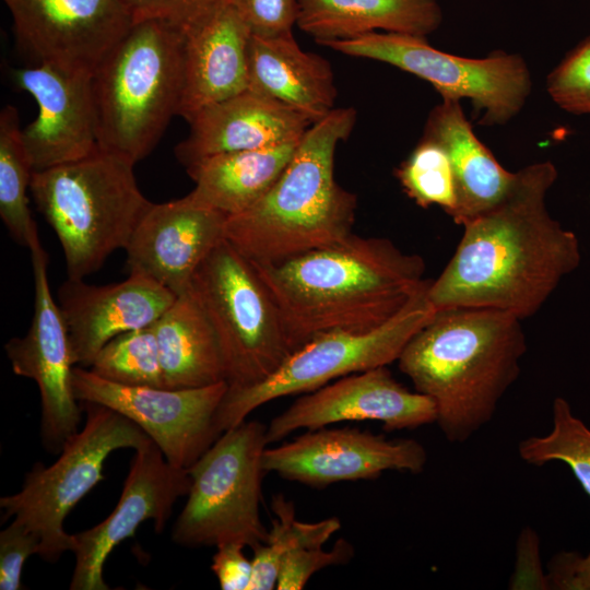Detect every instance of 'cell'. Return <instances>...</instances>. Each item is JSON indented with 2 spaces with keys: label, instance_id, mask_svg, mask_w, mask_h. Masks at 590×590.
I'll return each mask as SVG.
<instances>
[{
  "label": "cell",
  "instance_id": "6da1fadb",
  "mask_svg": "<svg viewBox=\"0 0 590 590\" xmlns=\"http://www.w3.org/2000/svg\"><path fill=\"white\" fill-rule=\"evenodd\" d=\"M557 176L551 161L521 168L498 204L462 225L455 253L427 290L436 310L494 308L522 320L536 314L578 269L577 235L546 208Z\"/></svg>",
  "mask_w": 590,
  "mask_h": 590
},
{
  "label": "cell",
  "instance_id": "7a4b0ae2",
  "mask_svg": "<svg viewBox=\"0 0 590 590\" xmlns=\"http://www.w3.org/2000/svg\"><path fill=\"white\" fill-rule=\"evenodd\" d=\"M250 263L278 308L291 352L322 333L376 329L432 282L423 278L421 256L353 233L280 261Z\"/></svg>",
  "mask_w": 590,
  "mask_h": 590
},
{
  "label": "cell",
  "instance_id": "3957f363",
  "mask_svg": "<svg viewBox=\"0 0 590 590\" xmlns=\"http://www.w3.org/2000/svg\"><path fill=\"white\" fill-rule=\"evenodd\" d=\"M526 351L516 315L457 306L437 309L397 362L415 391L434 401L444 437L464 442L492 421Z\"/></svg>",
  "mask_w": 590,
  "mask_h": 590
},
{
  "label": "cell",
  "instance_id": "277c9868",
  "mask_svg": "<svg viewBox=\"0 0 590 590\" xmlns=\"http://www.w3.org/2000/svg\"><path fill=\"white\" fill-rule=\"evenodd\" d=\"M356 122L352 107L334 108L303 134L271 189L228 216L224 238L250 262L280 261L352 234L356 196L334 178V155Z\"/></svg>",
  "mask_w": 590,
  "mask_h": 590
},
{
  "label": "cell",
  "instance_id": "5b68a950",
  "mask_svg": "<svg viewBox=\"0 0 590 590\" xmlns=\"http://www.w3.org/2000/svg\"><path fill=\"white\" fill-rule=\"evenodd\" d=\"M184 82L182 28L133 22L91 76L98 148L134 164L148 156L179 113Z\"/></svg>",
  "mask_w": 590,
  "mask_h": 590
},
{
  "label": "cell",
  "instance_id": "8992f818",
  "mask_svg": "<svg viewBox=\"0 0 590 590\" xmlns=\"http://www.w3.org/2000/svg\"><path fill=\"white\" fill-rule=\"evenodd\" d=\"M134 165L98 148L81 160L33 173L34 201L60 241L69 279H84L115 250L125 249L152 204L139 189Z\"/></svg>",
  "mask_w": 590,
  "mask_h": 590
},
{
  "label": "cell",
  "instance_id": "52a82bcc",
  "mask_svg": "<svg viewBox=\"0 0 590 590\" xmlns=\"http://www.w3.org/2000/svg\"><path fill=\"white\" fill-rule=\"evenodd\" d=\"M86 411L84 427L62 446L49 467L38 462L26 474L15 494L0 498L3 519L24 524L39 540V555L57 562L73 551V534L63 522L76 504L104 479L108 456L118 449H138L152 439L132 421L103 404L82 402Z\"/></svg>",
  "mask_w": 590,
  "mask_h": 590
},
{
  "label": "cell",
  "instance_id": "ba28073f",
  "mask_svg": "<svg viewBox=\"0 0 590 590\" xmlns=\"http://www.w3.org/2000/svg\"><path fill=\"white\" fill-rule=\"evenodd\" d=\"M189 292L215 332L229 387L264 380L290 355L281 317L266 285L225 238L199 264Z\"/></svg>",
  "mask_w": 590,
  "mask_h": 590
},
{
  "label": "cell",
  "instance_id": "9c48e42d",
  "mask_svg": "<svg viewBox=\"0 0 590 590\" xmlns=\"http://www.w3.org/2000/svg\"><path fill=\"white\" fill-rule=\"evenodd\" d=\"M267 426L244 421L223 432L188 468L191 485L173 540L187 547L236 542L251 548L268 530L260 517Z\"/></svg>",
  "mask_w": 590,
  "mask_h": 590
},
{
  "label": "cell",
  "instance_id": "30bf717a",
  "mask_svg": "<svg viewBox=\"0 0 590 590\" xmlns=\"http://www.w3.org/2000/svg\"><path fill=\"white\" fill-rule=\"evenodd\" d=\"M427 290L376 329L319 334L292 351L264 380L249 387L228 386L215 416L219 432L235 427L274 399L311 392L347 375L397 361L405 344L436 311Z\"/></svg>",
  "mask_w": 590,
  "mask_h": 590
},
{
  "label": "cell",
  "instance_id": "8fae6325",
  "mask_svg": "<svg viewBox=\"0 0 590 590\" xmlns=\"http://www.w3.org/2000/svg\"><path fill=\"white\" fill-rule=\"evenodd\" d=\"M322 45L341 54L397 67L430 83L442 99H468L482 111L479 123L504 126L523 108L532 81L524 59L495 51L465 58L433 47L424 36L373 32Z\"/></svg>",
  "mask_w": 590,
  "mask_h": 590
},
{
  "label": "cell",
  "instance_id": "7c38bea8",
  "mask_svg": "<svg viewBox=\"0 0 590 590\" xmlns=\"http://www.w3.org/2000/svg\"><path fill=\"white\" fill-rule=\"evenodd\" d=\"M79 402L103 404L135 423L174 467L188 469L220 437L215 416L227 381L189 389L127 386L74 366Z\"/></svg>",
  "mask_w": 590,
  "mask_h": 590
},
{
  "label": "cell",
  "instance_id": "4fadbf2b",
  "mask_svg": "<svg viewBox=\"0 0 590 590\" xmlns=\"http://www.w3.org/2000/svg\"><path fill=\"white\" fill-rule=\"evenodd\" d=\"M35 283L34 316L27 333L11 338L4 351L15 375L33 379L40 394L44 446L60 452L79 430L81 408L72 376L74 362L67 326L48 280V256L40 243L31 249Z\"/></svg>",
  "mask_w": 590,
  "mask_h": 590
},
{
  "label": "cell",
  "instance_id": "5bb4252c",
  "mask_svg": "<svg viewBox=\"0 0 590 590\" xmlns=\"http://www.w3.org/2000/svg\"><path fill=\"white\" fill-rule=\"evenodd\" d=\"M20 44L38 61L92 76L133 17L122 0H3Z\"/></svg>",
  "mask_w": 590,
  "mask_h": 590
},
{
  "label": "cell",
  "instance_id": "9a60e30c",
  "mask_svg": "<svg viewBox=\"0 0 590 590\" xmlns=\"http://www.w3.org/2000/svg\"><path fill=\"white\" fill-rule=\"evenodd\" d=\"M427 451L414 439H387L357 428L309 429L292 441L266 448L267 473L323 488L334 483L375 480L386 471L421 473Z\"/></svg>",
  "mask_w": 590,
  "mask_h": 590
},
{
  "label": "cell",
  "instance_id": "2e32d148",
  "mask_svg": "<svg viewBox=\"0 0 590 590\" xmlns=\"http://www.w3.org/2000/svg\"><path fill=\"white\" fill-rule=\"evenodd\" d=\"M134 451L115 509L98 524L73 534L71 590H108L103 569L113 550L146 520L162 532L177 499L189 493L188 470L170 464L153 440Z\"/></svg>",
  "mask_w": 590,
  "mask_h": 590
},
{
  "label": "cell",
  "instance_id": "e0dca14e",
  "mask_svg": "<svg viewBox=\"0 0 590 590\" xmlns=\"http://www.w3.org/2000/svg\"><path fill=\"white\" fill-rule=\"evenodd\" d=\"M434 401L398 382L387 366L339 378L304 393L267 426L268 444L293 432L317 429L345 421H376L387 432L435 423Z\"/></svg>",
  "mask_w": 590,
  "mask_h": 590
},
{
  "label": "cell",
  "instance_id": "ac0fdd59",
  "mask_svg": "<svg viewBox=\"0 0 590 590\" xmlns=\"http://www.w3.org/2000/svg\"><path fill=\"white\" fill-rule=\"evenodd\" d=\"M226 219L189 194L152 203L125 248L129 274L153 280L177 296L186 294L199 264L224 238Z\"/></svg>",
  "mask_w": 590,
  "mask_h": 590
},
{
  "label": "cell",
  "instance_id": "d6986e66",
  "mask_svg": "<svg viewBox=\"0 0 590 590\" xmlns=\"http://www.w3.org/2000/svg\"><path fill=\"white\" fill-rule=\"evenodd\" d=\"M14 84L37 103L22 138L34 172L81 160L98 149L91 76L49 66L17 69Z\"/></svg>",
  "mask_w": 590,
  "mask_h": 590
},
{
  "label": "cell",
  "instance_id": "ffe728a7",
  "mask_svg": "<svg viewBox=\"0 0 590 590\" xmlns=\"http://www.w3.org/2000/svg\"><path fill=\"white\" fill-rule=\"evenodd\" d=\"M176 298L168 288L137 274L106 285L68 278L59 287L58 305L68 329L74 365L91 367L107 342L152 324Z\"/></svg>",
  "mask_w": 590,
  "mask_h": 590
},
{
  "label": "cell",
  "instance_id": "44dd1931",
  "mask_svg": "<svg viewBox=\"0 0 590 590\" xmlns=\"http://www.w3.org/2000/svg\"><path fill=\"white\" fill-rule=\"evenodd\" d=\"M185 82L179 113L202 108L248 88L251 33L228 0H217L182 27Z\"/></svg>",
  "mask_w": 590,
  "mask_h": 590
},
{
  "label": "cell",
  "instance_id": "7402d4cb",
  "mask_svg": "<svg viewBox=\"0 0 590 590\" xmlns=\"http://www.w3.org/2000/svg\"><path fill=\"white\" fill-rule=\"evenodd\" d=\"M188 122V137L175 148L185 167L222 153L299 139L312 125L284 104L249 88L202 108Z\"/></svg>",
  "mask_w": 590,
  "mask_h": 590
},
{
  "label": "cell",
  "instance_id": "603a6c76",
  "mask_svg": "<svg viewBox=\"0 0 590 590\" xmlns=\"http://www.w3.org/2000/svg\"><path fill=\"white\" fill-rule=\"evenodd\" d=\"M248 88L284 104L311 123L334 109L338 95L330 62L303 50L293 32L274 37L251 36Z\"/></svg>",
  "mask_w": 590,
  "mask_h": 590
},
{
  "label": "cell",
  "instance_id": "cb8c5ba5",
  "mask_svg": "<svg viewBox=\"0 0 590 590\" xmlns=\"http://www.w3.org/2000/svg\"><path fill=\"white\" fill-rule=\"evenodd\" d=\"M447 151L453 169L458 205L457 225L498 204L511 189L517 172L505 169L476 137L460 102L442 99L428 115L424 134Z\"/></svg>",
  "mask_w": 590,
  "mask_h": 590
},
{
  "label": "cell",
  "instance_id": "d4e9b609",
  "mask_svg": "<svg viewBox=\"0 0 590 590\" xmlns=\"http://www.w3.org/2000/svg\"><path fill=\"white\" fill-rule=\"evenodd\" d=\"M442 22L437 0H298V27L319 44L373 32L426 37Z\"/></svg>",
  "mask_w": 590,
  "mask_h": 590
},
{
  "label": "cell",
  "instance_id": "484cf974",
  "mask_svg": "<svg viewBox=\"0 0 590 590\" xmlns=\"http://www.w3.org/2000/svg\"><path fill=\"white\" fill-rule=\"evenodd\" d=\"M300 139L205 157L186 167L194 182L188 194L227 217L239 214L271 189L290 163Z\"/></svg>",
  "mask_w": 590,
  "mask_h": 590
},
{
  "label": "cell",
  "instance_id": "4316f807",
  "mask_svg": "<svg viewBox=\"0 0 590 590\" xmlns=\"http://www.w3.org/2000/svg\"><path fill=\"white\" fill-rule=\"evenodd\" d=\"M165 389H189L226 381L215 332L190 294L175 302L153 322Z\"/></svg>",
  "mask_w": 590,
  "mask_h": 590
},
{
  "label": "cell",
  "instance_id": "83f0119b",
  "mask_svg": "<svg viewBox=\"0 0 590 590\" xmlns=\"http://www.w3.org/2000/svg\"><path fill=\"white\" fill-rule=\"evenodd\" d=\"M33 173L17 110L7 105L0 113V216L14 240L30 249L40 243L26 196Z\"/></svg>",
  "mask_w": 590,
  "mask_h": 590
},
{
  "label": "cell",
  "instance_id": "f1b7e54d",
  "mask_svg": "<svg viewBox=\"0 0 590 590\" xmlns=\"http://www.w3.org/2000/svg\"><path fill=\"white\" fill-rule=\"evenodd\" d=\"M274 518L263 543L252 548V578L248 590L276 588L281 564L290 553L306 547H321L341 528L339 518L302 522L295 517L292 502L282 495L272 499Z\"/></svg>",
  "mask_w": 590,
  "mask_h": 590
},
{
  "label": "cell",
  "instance_id": "f546056e",
  "mask_svg": "<svg viewBox=\"0 0 590 590\" xmlns=\"http://www.w3.org/2000/svg\"><path fill=\"white\" fill-rule=\"evenodd\" d=\"M552 418L550 433L530 436L519 442V457L536 467L553 461L564 462L590 497V428L574 414L563 397L554 399Z\"/></svg>",
  "mask_w": 590,
  "mask_h": 590
},
{
  "label": "cell",
  "instance_id": "4dcf8cb0",
  "mask_svg": "<svg viewBox=\"0 0 590 590\" xmlns=\"http://www.w3.org/2000/svg\"><path fill=\"white\" fill-rule=\"evenodd\" d=\"M90 369L116 384L164 388L153 323L111 339L97 353Z\"/></svg>",
  "mask_w": 590,
  "mask_h": 590
},
{
  "label": "cell",
  "instance_id": "1f68e13d",
  "mask_svg": "<svg viewBox=\"0 0 590 590\" xmlns=\"http://www.w3.org/2000/svg\"><path fill=\"white\" fill-rule=\"evenodd\" d=\"M396 175L418 206L438 205L453 216L458 205L457 186L449 155L439 142L423 135Z\"/></svg>",
  "mask_w": 590,
  "mask_h": 590
},
{
  "label": "cell",
  "instance_id": "d6a6232c",
  "mask_svg": "<svg viewBox=\"0 0 590 590\" xmlns=\"http://www.w3.org/2000/svg\"><path fill=\"white\" fill-rule=\"evenodd\" d=\"M552 101L573 115H590V35L571 48L548 73Z\"/></svg>",
  "mask_w": 590,
  "mask_h": 590
},
{
  "label": "cell",
  "instance_id": "836d02e7",
  "mask_svg": "<svg viewBox=\"0 0 590 590\" xmlns=\"http://www.w3.org/2000/svg\"><path fill=\"white\" fill-rule=\"evenodd\" d=\"M354 556V548L350 542L340 539L330 551L321 547H306L296 550L283 559L276 589H303L310 577L329 566L344 565Z\"/></svg>",
  "mask_w": 590,
  "mask_h": 590
},
{
  "label": "cell",
  "instance_id": "e575fe53",
  "mask_svg": "<svg viewBox=\"0 0 590 590\" xmlns=\"http://www.w3.org/2000/svg\"><path fill=\"white\" fill-rule=\"evenodd\" d=\"M252 36L274 37L293 32L298 0H228Z\"/></svg>",
  "mask_w": 590,
  "mask_h": 590
},
{
  "label": "cell",
  "instance_id": "d590c367",
  "mask_svg": "<svg viewBox=\"0 0 590 590\" xmlns=\"http://www.w3.org/2000/svg\"><path fill=\"white\" fill-rule=\"evenodd\" d=\"M39 540L24 524L13 521L0 532V589H22V573L26 559L37 554Z\"/></svg>",
  "mask_w": 590,
  "mask_h": 590
},
{
  "label": "cell",
  "instance_id": "8d00e7d4",
  "mask_svg": "<svg viewBox=\"0 0 590 590\" xmlns=\"http://www.w3.org/2000/svg\"><path fill=\"white\" fill-rule=\"evenodd\" d=\"M508 589L551 590L547 573L542 566L540 536L530 526L523 527L517 538Z\"/></svg>",
  "mask_w": 590,
  "mask_h": 590
},
{
  "label": "cell",
  "instance_id": "74e56055",
  "mask_svg": "<svg viewBox=\"0 0 590 590\" xmlns=\"http://www.w3.org/2000/svg\"><path fill=\"white\" fill-rule=\"evenodd\" d=\"M133 22L161 20L185 27L217 0H122Z\"/></svg>",
  "mask_w": 590,
  "mask_h": 590
},
{
  "label": "cell",
  "instance_id": "f35d334b",
  "mask_svg": "<svg viewBox=\"0 0 590 590\" xmlns=\"http://www.w3.org/2000/svg\"><path fill=\"white\" fill-rule=\"evenodd\" d=\"M212 557L211 569L222 590H248L252 578V562L245 545L236 542L219 544Z\"/></svg>",
  "mask_w": 590,
  "mask_h": 590
},
{
  "label": "cell",
  "instance_id": "ab89813d",
  "mask_svg": "<svg viewBox=\"0 0 590 590\" xmlns=\"http://www.w3.org/2000/svg\"><path fill=\"white\" fill-rule=\"evenodd\" d=\"M546 573L551 590H590V553H557Z\"/></svg>",
  "mask_w": 590,
  "mask_h": 590
}]
</instances>
